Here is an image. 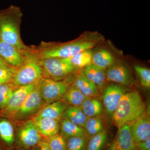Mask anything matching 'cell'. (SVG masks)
Here are the masks:
<instances>
[{"label":"cell","instance_id":"6da1fadb","mask_svg":"<svg viewBox=\"0 0 150 150\" xmlns=\"http://www.w3.org/2000/svg\"><path fill=\"white\" fill-rule=\"evenodd\" d=\"M102 40V36L98 33H88L65 43L42 42L39 46L32 47L39 60L49 58L67 59L84 50L92 49Z\"/></svg>","mask_w":150,"mask_h":150},{"label":"cell","instance_id":"7a4b0ae2","mask_svg":"<svg viewBox=\"0 0 150 150\" xmlns=\"http://www.w3.org/2000/svg\"><path fill=\"white\" fill-rule=\"evenodd\" d=\"M146 105L139 92L136 90L127 91L121 97L112 120L118 129L131 124L145 114Z\"/></svg>","mask_w":150,"mask_h":150},{"label":"cell","instance_id":"3957f363","mask_svg":"<svg viewBox=\"0 0 150 150\" xmlns=\"http://www.w3.org/2000/svg\"><path fill=\"white\" fill-rule=\"evenodd\" d=\"M23 13L19 7L11 5L0 10V30L2 40L24 51H28L31 47L23 42L20 34Z\"/></svg>","mask_w":150,"mask_h":150},{"label":"cell","instance_id":"277c9868","mask_svg":"<svg viewBox=\"0 0 150 150\" xmlns=\"http://www.w3.org/2000/svg\"><path fill=\"white\" fill-rule=\"evenodd\" d=\"M43 77V70L39 59L32 48L31 53L23 64L17 69L12 82L17 87L34 84L39 82Z\"/></svg>","mask_w":150,"mask_h":150},{"label":"cell","instance_id":"5b68a950","mask_svg":"<svg viewBox=\"0 0 150 150\" xmlns=\"http://www.w3.org/2000/svg\"><path fill=\"white\" fill-rule=\"evenodd\" d=\"M43 77L55 81H62L77 69L66 59L49 58L39 59Z\"/></svg>","mask_w":150,"mask_h":150},{"label":"cell","instance_id":"8992f818","mask_svg":"<svg viewBox=\"0 0 150 150\" xmlns=\"http://www.w3.org/2000/svg\"><path fill=\"white\" fill-rule=\"evenodd\" d=\"M41 97L47 103L60 100L64 97L70 86L66 81H55L43 77L38 83Z\"/></svg>","mask_w":150,"mask_h":150},{"label":"cell","instance_id":"52a82bcc","mask_svg":"<svg viewBox=\"0 0 150 150\" xmlns=\"http://www.w3.org/2000/svg\"><path fill=\"white\" fill-rule=\"evenodd\" d=\"M44 139L33 121H30L20 128L16 134L15 146L25 150H32Z\"/></svg>","mask_w":150,"mask_h":150},{"label":"cell","instance_id":"ba28073f","mask_svg":"<svg viewBox=\"0 0 150 150\" xmlns=\"http://www.w3.org/2000/svg\"><path fill=\"white\" fill-rule=\"evenodd\" d=\"M31 51V47L30 50L24 51L3 40L0 42V56L8 66L17 69L23 64Z\"/></svg>","mask_w":150,"mask_h":150},{"label":"cell","instance_id":"9c48e42d","mask_svg":"<svg viewBox=\"0 0 150 150\" xmlns=\"http://www.w3.org/2000/svg\"><path fill=\"white\" fill-rule=\"evenodd\" d=\"M106 80L120 85L129 86L134 83V78L131 70L124 63L115 62L107 69Z\"/></svg>","mask_w":150,"mask_h":150},{"label":"cell","instance_id":"30bf717a","mask_svg":"<svg viewBox=\"0 0 150 150\" xmlns=\"http://www.w3.org/2000/svg\"><path fill=\"white\" fill-rule=\"evenodd\" d=\"M128 91L126 88L120 85L110 84L108 86L103 96V106L108 117L112 118L121 97Z\"/></svg>","mask_w":150,"mask_h":150},{"label":"cell","instance_id":"8fae6325","mask_svg":"<svg viewBox=\"0 0 150 150\" xmlns=\"http://www.w3.org/2000/svg\"><path fill=\"white\" fill-rule=\"evenodd\" d=\"M38 83L21 107L13 114L14 118L17 120L25 118L35 112L41 106L43 100L40 95Z\"/></svg>","mask_w":150,"mask_h":150},{"label":"cell","instance_id":"7c38bea8","mask_svg":"<svg viewBox=\"0 0 150 150\" xmlns=\"http://www.w3.org/2000/svg\"><path fill=\"white\" fill-rule=\"evenodd\" d=\"M130 124L118 129L116 136L105 150H137L136 144L132 139Z\"/></svg>","mask_w":150,"mask_h":150},{"label":"cell","instance_id":"4fadbf2b","mask_svg":"<svg viewBox=\"0 0 150 150\" xmlns=\"http://www.w3.org/2000/svg\"><path fill=\"white\" fill-rule=\"evenodd\" d=\"M130 125L131 137L135 144L150 138V118L149 112H145Z\"/></svg>","mask_w":150,"mask_h":150},{"label":"cell","instance_id":"5bb4252c","mask_svg":"<svg viewBox=\"0 0 150 150\" xmlns=\"http://www.w3.org/2000/svg\"><path fill=\"white\" fill-rule=\"evenodd\" d=\"M36 84L18 87L13 92L7 105L5 108L6 112L13 114L18 110L34 89Z\"/></svg>","mask_w":150,"mask_h":150},{"label":"cell","instance_id":"9a60e30c","mask_svg":"<svg viewBox=\"0 0 150 150\" xmlns=\"http://www.w3.org/2000/svg\"><path fill=\"white\" fill-rule=\"evenodd\" d=\"M33 121L38 131L44 139L59 134L60 125L59 121L49 118H34Z\"/></svg>","mask_w":150,"mask_h":150},{"label":"cell","instance_id":"2e32d148","mask_svg":"<svg viewBox=\"0 0 150 150\" xmlns=\"http://www.w3.org/2000/svg\"><path fill=\"white\" fill-rule=\"evenodd\" d=\"M80 73L94 83L100 90L104 87L106 81L105 70L91 64L82 69Z\"/></svg>","mask_w":150,"mask_h":150},{"label":"cell","instance_id":"e0dca14e","mask_svg":"<svg viewBox=\"0 0 150 150\" xmlns=\"http://www.w3.org/2000/svg\"><path fill=\"white\" fill-rule=\"evenodd\" d=\"M67 108L64 102L62 100H57L48 103L34 118H49L59 121Z\"/></svg>","mask_w":150,"mask_h":150},{"label":"cell","instance_id":"ac0fdd59","mask_svg":"<svg viewBox=\"0 0 150 150\" xmlns=\"http://www.w3.org/2000/svg\"><path fill=\"white\" fill-rule=\"evenodd\" d=\"M72 85L86 97L96 98L99 96L98 87L81 73L75 78Z\"/></svg>","mask_w":150,"mask_h":150},{"label":"cell","instance_id":"d6986e66","mask_svg":"<svg viewBox=\"0 0 150 150\" xmlns=\"http://www.w3.org/2000/svg\"><path fill=\"white\" fill-rule=\"evenodd\" d=\"M115 62V58L107 50L100 49L93 52L91 64L105 70Z\"/></svg>","mask_w":150,"mask_h":150},{"label":"cell","instance_id":"ffe728a7","mask_svg":"<svg viewBox=\"0 0 150 150\" xmlns=\"http://www.w3.org/2000/svg\"><path fill=\"white\" fill-rule=\"evenodd\" d=\"M16 134L12 124L5 120H0V139L7 147L15 146Z\"/></svg>","mask_w":150,"mask_h":150},{"label":"cell","instance_id":"44dd1931","mask_svg":"<svg viewBox=\"0 0 150 150\" xmlns=\"http://www.w3.org/2000/svg\"><path fill=\"white\" fill-rule=\"evenodd\" d=\"M80 107L88 117L99 116L103 111L101 101L97 98H86Z\"/></svg>","mask_w":150,"mask_h":150},{"label":"cell","instance_id":"7402d4cb","mask_svg":"<svg viewBox=\"0 0 150 150\" xmlns=\"http://www.w3.org/2000/svg\"><path fill=\"white\" fill-rule=\"evenodd\" d=\"M60 133L66 139L70 137L87 136L83 127L75 125L64 118H62L60 125Z\"/></svg>","mask_w":150,"mask_h":150},{"label":"cell","instance_id":"603a6c76","mask_svg":"<svg viewBox=\"0 0 150 150\" xmlns=\"http://www.w3.org/2000/svg\"><path fill=\"white\" fill-rule=\"evenodd\" d=\"M63 118L83 128L88 117L80 107L71 106L67 108L63 116Z\"/></svg>","mask_w":150,"mask_h":150},{"label":"cell","instance_id":"cb8c5ba5","mask_svg":"<svg viewBox=\"0 0 150 150\" xmlns=\"http://www.w3.org/2000/svg\"><path fill=\"white\" fill-rule=\"evenodd\" d=\"M109 135L107 130H104L89 138L86 150H104L108 147Z\"/></svg>","mask_w":150,"mask_h":150},{"label":"cell","instance_id":"d4e9b609","mask_svg":"<svg viewBox=\"0 0 150 150\" xmlns=\"http://www.w3.org/2000/svg\"><path fill=\"white\" fill-rule=\"evenodd\" d=\"M93 51L91 49L84 50L74 56L67 58V61L77 70L83 69L91 64Z\"/></svg>","mask_w":150,"mask_h":150},{"label":"cell","instance_id":"484cf974","mask_svg":"<svg viewBox=\"0 0 150 150\" xmlns=\"http://www.w3.org/2000/svg\"><path fill=\"white\" fill-rule=\"evenodd\" d=\"M83 129L89 139L104 130L102 120L98 116L89 117L86 121Z\"/></svg>","mask_w":150,"mask_h":150},{"label":"cell","instance_id":"4316f807","mask_svg":"<svg viewBox=\"0 0 150 150\" xmlns=\"http://www.w3.org/2000/svg\"><path fill=\"white\" fill-rule=\"evenodd\" d=\"M63 98L71 106L76 107H80L84 100L87 98L73 85L70 86Z\"/></svg>","mask_w":150,"mask_h":150},{"label":"cell","instance_id":"83f0119b","mask_svg":"<svg viewBox=\"0 0 150 150\" xmlns=\"http://www.w3.org/2000/svg\"><path fill=\"white\" fill-rule=\"evenodd\" d=\"M18 87L12 82L0 85V108L3 109L6 106L13 92Z\"/></svg>","mask_w":150,"mask_h":150},{"label":"cell","instance_id":"f1b7e54d","mask_svg":"<svg viewBox=\"0 0 150 150\" xmlns=\"http://www.w3.org/2000/svg\"><path fill=\"white\" fill-rule=\"evenodd\" d=\"M88 138L87 136L70 137L67 139V150H86Z\"/></svg>","mask_w":150,"mask_h":150},{"label":"cell","instance_id":"f546056e","mask_svg":"<svg viewBox=\"0 0 150 150\" xmlns=\"http://www.w3.org/2000/svg\"><path fill=\"white\" fill-rule=\"evenodd\" d=\"M51 150H67V140L59 134L44 139Z\"/></svg>","mask_w":150,"mask_h":150},{"label":"cell","instance_id":"4dcf8cb0","mask_svg":"<svg viewBox=\"0 0 150 150\" xmlns=\"http://www.w3.org/2000/svg\"><path fill=\"white\" fill-rule=\"evenodd\" d=\"M136 73L139 78L142 86L149 89L150 88V71L146 67L140 65H135L134 67Z\"/></svg>","mask_w":150,"mask_h":150},{"label":"cell","instance_id":"1f68e13d","mask_svg":"<svg viewBox=\"0 0 150 150\" xmlns=\"http://www.w3.org/2000/svg\"><path fill=\"white\" fill-rule=\"evenodd\" d=\"M17 69L10 66L0 69V85L12 82Z\"/></svg>","mask_w":150,"mask_h":150},{"label":"cell","instance_id":"d6a6232c","mask_svg":"<svg viewBox=\"0 0 150 150\" xmlns=\"http://www.w3.org/2000/svg\"><path fill=\"white\" fill-rule=\"evenodd\" d=\"M137 150H150V138L136 144Z\"/></svg>","mask_w":150,"mask_h":150},{"label":"cell","instance_id":"836d02e7","mask_svg":"<svg viewBox=\"0 0 150 150\" xmlns=\"http://www.w3.org/2000/svg\"><path fill=\"white\" fill-rule=\"evenodd\" d=\"M32 150H51L44 140L40 142L38 146Z\"/></svg>","mask_w":150,"mask_h":150},{"label":"cell","instance_id":"e575fe53","mask_svg":"<svg viewBox=\"0 0 150 150\" xmlns=\"http://www.w3.org/2000/svg\"><path fill=\"white\" fill-rule=\"evenodd\" d=\"M8 66H8L7 64H6L2 58L0 56V69L5 68V67H8Z\"/></svg>","mask_w":150,"mask_h":150},{"label":"cell","instance_id":"d590c367","mask_svg":"<svg viewBox=\"0 0 150 150\" xmlns=\"http://www.w3.org/2000/svg\"><path fill=\"white\" fill-rule=\"evenodd\" d=\"M6 150H25L21 148L18 147L16 146H13L12 147H6L5 149Z\"/></svg>","mask_w":150,"mask_h":150},{"label":"cell","instance_id":"8d00e7d4","mask_svg":"<svg viewBox=\"0 0 150 150\" xmlns=\"http://www.w3.org/2000/svg\"><path fill=\"white\" fill-rule=\"evenodd\" d=\"M0 150H6L4 148H3V147L1 145H0Z\"/></svg>","mask_w":150,"mask_h":150},{"label":"cell","instance_id":"74e56055","mask_svg":"<svg viewBox=\"0 0 150 150\" xmlns=\"http://www.w3.org/2000/svg\"><path fill=\"white\" fill-rule=\"evenodd\" d=\"M2 40L1 35V30H0V42Z\"/></svg>","mask_w":150,"mask_h":150}]
</instances>
